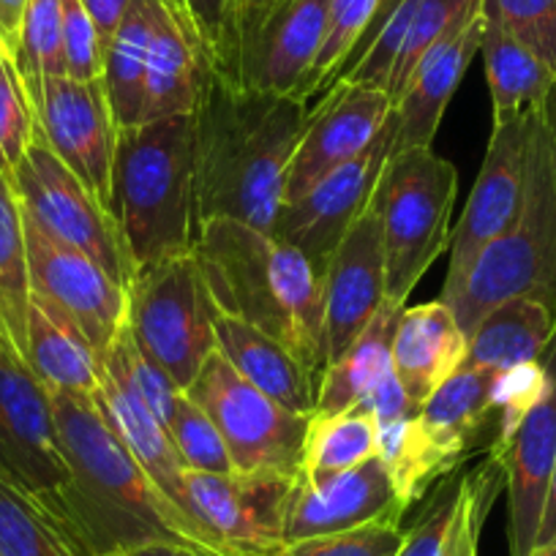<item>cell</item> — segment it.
Listing matches in <instances>:
<instances>
[{
	"mask_svg": "<svg viewBox=\"0 0 556 556\" xmlns=\"http://www.w3.org/2000/svg\"><path fill=\"white\" fill-rule=\"evenodd\" d=\"M0 478L39 500L68 483L50 393L25 357L0 336Z\"/></svg>",
	"mask_w": 556,
	"mask_h": 556,
	"instance_id": "obj_13",
	"label": "cell"
},
{
	"mask_svg": "<svg viewBox=\"0 0 556 556\" xmlns=\"http://www.w3.org/2000/svg\"><path fill=\"white\" fill-rule=\"evenodd\" d=\"M485 17L480 9L467 23L456 25L447 36H442L412 72L404 93H401L395 112V142L393 153L409 148H431L440 131L442 115L456 93L458 83L467 74L472 58L480 52Z\"/></svg>",
	"mask_w": 556,
	"mask_h": 556,
	"instance_id": "obj_22",
	"label": "cell"
},
{
	"mask_svg": "<svg viewBox=\"0 0 556 556\" xmlns=\"http://www.w3.org/2000/svg\"><path fill=\"white\" fill-rule=\"evenodd\" d=\"M14 68L30 96V104L39 96L41 85L50 77H66L61 39V0H30L25 12L20 50Z\"/></svg>",
	"mask_w": 556,
	"mask_h": 556,
	"instance_id": "obj_39",
	"label": "cell"
},
{
	"mask_svg": "<svg viewBox=\"0 0 556 556\" xmlns=\"http://www.w3.org/2000/svg\"><path fill=\"white\" fill-rule=\"evenodd\" d=\"M406 510L409 505L401 500L379 456L344 472H298L287 500L285 543L314 534L346 532L368 523H401Z\"/></svg>",
	"mask_w": 556,
	"mask_h": 556,
	"instance_id": "obj_18",
	"label": "cell"
},
{
	"mask_svg": "<svg viewBox=\"0 0 556 556\" xmlns=\"http://www.w3.org/2000/svg\"><path fill=\"white\" fill-rule=\"evenodd\" d=\"M23 222L30 290L61 308L101 357L126 325V287L117 285L93 256L47 235L25 213Z\"/></svg>",
	"mask_w": 556,
	"mask_h": 556,
	"instance_id": "obj_16",
	"label": "cell"
},
{
	"mask_svg": "<svg viewBox=\"0 0 556 556\" xmlns=\"http://www.w3.org/2000/svg\"><path fill=\"white\" fill-rule=\"evenodd\" d=\"M480 55H483L491 104H494V128L543 110L556 77L532 50L513 39L505 28L485 20Z\"/></svg>",
	"mask_w": 556,
	"mask_h": 556,
	"instance_id": "obj_31",
	"label": "cell"
},
{
	"mask_svg": "<svg viewBox=\"0 0 556 556\" xmlns=\"http://www.w3.org/2000/svg\"><path fill=\"white\" fill-rule=\"evenodd\" d=\"M36 128L50 151L99 197L110 211L112 162L117 126L106 101L104 79L77 83L72 77H50L34 99Z\"/></svg>",
	"mask_w": 556,
	"mask_h": 556,
	"instance_id": "obj_17",
	"label": "cell"
},
{
	"mask_svg": "<svg viewBox=\"0 0 556 556\" xmlns=\"http://www.w3.org/2000/svg\"><path fill=\"white\" fill-rule=\"evenodd\" d=\"M379 3L382 0H330L323 45H319L312 72L306 74V79L298 88V101L312 106L314 99H323L333 88L344 63L350 61L371 20L377 17Z\"/></svg>",
	"mask_w": 556,
	"mask_h": 556,
	"instance_id": "obj_37",
	"label": "cell"
},
{
	"mask_svg": "<svg viewBox=\"0 0 556 556\" xmlns=\"http://www.w3.org/2000/svg\"><path fill=\"white\" fill-rule=\"evenodd\" d=\"M393 104L388 93L355 85H333L312 106V121L287 173L285 202H295L325 175L361 156L388 123Z\"/></svg>",
	"mask_w": 556,
	"mask_h": 556,
	"instance_id": "obj_21",
	"label": "cell"
},
{
	"mask_svg": "<svg viewBox=\"0 0 556 556\" xmlns=\"http://www.w3.org/2000/svg\"><path fill=\"white\" fill-rule=\"evenodd\" d=\"M363 412L374 417V424H388V420H399V417H415L420 412V406L406 395V390L401 388L395 371H388L366 395H363L361 404Z\"/></svg>",
	"mask_w": 556,
	"mask_h": 556,
	"instance_id": "obj_48",
	"label": "cell"
},
{
	"mask_svg": "<svg viewBox=\"0 0 556 556\" xmlns=\"http://www.w3.org/2000/svg\"><path fill=\"white\" fill-rule=\"evenodd\" d=\"M393 142L395 112H390L382 131L374 137V142L361 156L325 175L301 200L281 205L270 235L303 251L308 262L325 276V267H328L333 251L339 249L352 224L371 205L379 178L393 156Z\"/></svg>",
	"mask_w": 556,
	"mask_h": 556,
	"instance_id": "obj_12",
	"label": "cell"
},
{
	"mask_svg": "<svg viewBox=\"0 0 556 556\" xmlns=\"http://www.w3.org/2000/svg\"><path fill=\"white\" fill-rule=\"evenodd\" d=\"M169 440L178 447L180 458L194 472H211V475H232L235 464L229 458L227 442H224L222 431L211 420L205 409L189 395L180 393L178 404H175V415L167 426Z\"/></svg>",
	"mask_w": 556,
	"mask_h": 556,
	"instance_id": "obj_41",
	"label": "cell"
},
{
	"mask_svg": "<svg viewBox=\"0 0 556 556\" xmlns=\"http://www.w3.org/2000/svg\"><path fill=\"white\" fill-rule=\"evenodd\" d=\"M216 312L194 254L137 267L126 287V328L184 393L216 352Z\"/></svg>",
	"mask_w": 556,
	"mask_h": 556,
	"instance_id": "obj_7",
	"label": "cell"
},
{
	"mask_svg": "<svg viewBox=\"0 0 556 556\" xmlns=\"http://www.w3.org/2000/svg\"><path fill=\"white\" fill-rule=\"evenodd\" d=\"M267 3H273V0H240L238 20L245 17V14H251V12H260V9H265Z\"/></svg>",
	"mask_w": 556,
	"mask_h": 556,
	"instance_id": "obj_54",
	"label": "cell"
},
{
	"mask_svg": "<svg viewBox=\"0 0 556 556\" xmlns=\"http://www.w3.org/2000/svg\"><path fill=\"white\" fill-rule=\"evenodd\" d=\"M50 404L68 483L45 502L85 534L96 554H128L151 543L205 548L194 523L148 478L93 401L50 393Z\"/></svg>",
	"mask_w": 556,
	"mask_h": 556,
	"instance_id": "obj_2",
	"label": "cell"
},
{
	"mask_svg": "<svg viewBox=\"0 0 556 556\" xmlns=\"http://www.w3.org/2000/svg\"><path fill=\"white\" fill-rule=\"evenodd\" d=\"M483 17L532 50L556 77V0H483Z\"/></svg>",
	"mask_w": 556,
	"mask_h": 556,
	"instance_id": "obj_43",
	"label": "cell"
},
{
	"mask_svg": "<svg viewBox=\"0 0 556 556\" xmlns=\"http://www.w3.org/2000/svg\"><path fill=\"white\" fill-rule=\"evenodd\" d=\"M30 0H0V52L14 61Z\"/></svg>",
	"mask_w": 556,
	"mask_h": 556,
	"instance_id": "obj_49",
	"label": "cell"
},
{
	"mask_svg": "<svg viewBox=\"0 0 556 556\" xmlns=\"http://www.w3.org/2000/svg\"><path fill=\"white\" fill-rule=\"evenodd\" d=\"M83 7L90 14V20H93L96 30L101 36V45L106 50L110 39L115 36L117 25L123 23L128 7H131V0H83Z\"/></svg>",
	"mask_w": 556,
	"mask_h": 556,
	"instance_id": "obj_50",
	"label": "cell"
},
{
	"mask_svg": "<svg viewBox=\"0 0 556 556\" xmlns=\"http://www.w3.org/2000/svg\"><path fill=\"white\" fill-rule=\"evenodd\" d=\"M325 368L339 361L352 341L384 306V245L379 207L371 200L328 260L323 276Z\"/></svg>",
	"mask_w": 556,
	"mask_h": 556,
	"instance_id": "obj_20",
	"label": "cell"
},
{
	"mask_svg": "<svg viewBox=\"0 0 556 556\" xmlns=\"http://www.w3.org/2000/svg\"><path fill=\"white\" fill-rule=\"evenodd\" d=\"M14 194L25 216L34 218L47 235L93 256L117 285L128 287L134 265L126 243L99 197L50 151L39 128L34 146L14 173Z\"/></svg>",
	"mask_w": 556,
	"mask_h": 556,
	"instance_id": "obj_9",
	"label": "cell"
},
{
	"mask_svg": "<svg viewBox=\"0 0 556 556\" xmlns=\"http://www.w3.org/2000/svg\"><path fill=\"white\" fill-rule=\"evenodd\" d=\"M377 456V424L361 406L336 417H312L298 472H344Z\"/></svg>",
	"mask_w": 556,
	"mask_h": 556,
	"instance_id": "obj_36",
	"label": "cell"
},
{
	"mask_svg": "<svg viewBox=\"0 0 556 556\" xmlns=\"http://www.w3.org/2000/svg\"><path fill=\"white\" fill-rule=\"evenodd\" d=\"M543 117H545V126H548V131H551V142H554V156H556V85L551 88L548 99H545Z\"/></svg>",
	"mask_w": 556,
	"mask_h": 556,
	"instance_id": "obj_53",
	"label": "cell"
},
{
	"mask_svg": "<svg viewBox=\"0 0 556 556\" xmlns=\"http://www.w3.org/2000/svg\"><path fill=\"white\" fill-rule=\"evenodd\" d=\"M377 456L382 458L401 500L409 507L424 500L437 480L456 472L429 440L417 415L377 426Z\"/></svg>",
	"mask_w": 556,
	"mask_h": 556,
	"instance_id": "obj_35",
	"label": "cell"
},
{
	"mask_svg": "<svg viewBox=\"0 0 556 556\" xmlns=\"http://www.w3.org/2000/svg\"><path fill=\"white\" fill-rule=\"evenodd\" d=\"M36 139V110L14 61L0 52V175L12 184Z\"/></svg>",
	"mask_w": 556,
	"mask_h": 556,
	"instance_id": "obj_42",
	"label": "cell"
},
{
	"mask_svg": "<svg viewBox=\"0 0 556 556\" xmlns=\"http://www.w3.org/2000/svg\"><path fill=\"white\" fill-rule=\"evenodd\" d=\"M308 121L312 106L295 96L245 90L211 72L194 110L200 224L229 218L270 232Z\"/></svg>",
	"mask_w": 556,
	"mask_h": 556,
	"instance_id": "obj_1",
	"label": "cell"
},
{
	"mask_svg": "<svg viewBox=\"0 0 556 556\" xmlns=\"http://www.w3.org/2000/svg\"><path fill=\"white\" fill-rule=\"evenodd\" d=\"M464 494H467V475L451 472L437 480L424 513L415 518L404 543L395 556H453L458 527H462Z\"/></svg>",
	"mask_w": 556,
	"mask_h": 556,
	"instance_id": "obj_40",
	"label": "cell"
},
{
	"mask_svg": "<svg viewBox=\"0 0 556 556\" xmlns=\"http://www.w3.org/2000/svg\"><path fill=\"white\" fill-rule=\"evenodd\" d=\"M330 0H273L238 20L227 83L295 96L317 61Z\"/></svg>",
	"mask_w": 556,
	"mask_h": 556,
	"instance_id": "obj_14",
	"label": "cell"
},
{
	"mask_svg": "<svg viewBox=\"0 0 556 556\" xmlns=\"http://www.w3.org/2000/svg\"><path fill=\"white\" fill-rule=\"evenodd\" d=\"M227 442L235 472L298 475L312 417L295 415L245 382L222 352H213L186 390Z\"/></svg>",
	"mask_w": 556,
	"mask_h": 556,
	"instance_id": "obj_8",
	"label": "cell"
},
{
	"mask_svg": "<svg viewBox=\"0 0 556 556\" xmlns=\"http://www.w3.org/2000/svg\"><path fill=\"white\" fill-rule=\"evenodd\" d=\"M404 543L401 523H368L333 534L285 543L273 556H395Z\"/></svg>",
	"mask_w": 556,
	"mask_h": 556,
	"instance_id": "obj_45",
	"label": "cell"
},
{
	"mask_svg": "<svg viewBox=\"0 0 556 556\" xmlns=\"http://www.w3.org/2000/svg\"><path fill=\"white\" fill-rule=\"evenodd\" d=\"M467 357V336L447 303L434 301L401 312L393 336V371L417 406Z\"/></svg>",
	"mask_w": 556,
	"mask_h": 556,
	"instance_id": "obj_24",
	"label": "cell"
},
{
	"mask_svg": "<svg viewBox=\"0 0 556 556\" xmlns=\"http://www.w3.org/2000/svg\"><path fill=\"white\" fill-rule=\"evenodd\" d=\"M545 384H548V371H545L543 361L496 371L494 393H491V406H494V440H491V447H502L516 434L523 417L529 415V409L543 395Z\"/></svg>",
	"mask_w": 556,
	"mask_h": 556,
	"instance_id": "obj_44",
	"label": "cell"
},
{
	"mask_svg": "<svg viewBox=\"0 0 556 556\" xmlns=\"http://www.w3.org/2000/svg\"><path fill=\"white\" fill-rule=\"evenodd\" d=\"M480 9L483 0H382L336 85L382 90L395 106L420 58Z\"/></svg>",
	"mask_w": 556,
	"mask_h": 556,
	"instance_id": "obj_11",
	"label": "cell"
},
{
	"mask_svg": "<svg viewBox=\"0 0 556 556\" xmlns=\"http://www.w3.org/2000/svg\"><path fill=\"white\" fill-rule=\"evenodd\" d=\"M529 556H556V543H545V545H538V548L532 551Z\"/></svg>",
	"mask_w": 556,
	"mask_h": 556,
	"instance_id": "obj_55",
	"label": "cell"
},
{
	"mask_svg": "<svg viewBox=\"0 0 556 556\" xmlns=\"http://www.w3.org/2000/svg\"><path fill=\"white\" fill-rule=\"evenodd\" d=\"M556 336V314L532 298H510L483 314L467 339L462 366L507 371L534 363Z\"/></svg>",
	"mask_w": 556,
	"mask_h": 556,
	"instance_id": "obj_29",
	"label": "cell"
},
{
	"mask_svg": "<svg viewBox=\"0 0 556 556\" xmlns=\"http://www.w3.org/2000/svg\"><path fill=\"white\" fill-rule=\"evenodd\" d=\"M106 556H126V554H106Z\"/></svg>",
	"mask_w": 556,
	"mask_h": 556,
	"instance_id": "obj_56",
	"label": "cell"
},
{
	"mask_svg": "<svg viewBox=\"0 0 556 556\" xmlns=\"http://www.w3.org/2000/svg\"><path fill=\"white\" fill-rule=\"evenodd\" d=\"M93 404L106 424L112 426V431L121 437L128 453L137 458L139 467L146 469L148 478L184 513L186 472H189V467L180 458L175 442L169 440V431L159 424V417L137 395H131L123 384H117L104 368H101V382L93 395Z\"/></svg>",
	"mask_w": 556,
	"mask_h": 556,
	"instance_id": "obj_27",
	"label": "cell"
},
{
	"mask_svg": "<svg viewBox=\"0 0 556 556\" xmlns=\"http://www.w3.org/2000/svg\"><path fill=\"white\" fill-rule=\"evenodd\" d=\"M30 267L23 205L0 175V336L25 357L30 312Z\"/></svg>",
	"mask_w": 556,
	"mask_h": 556,
	"instance_id": "obj_34",
	"label": "cell"
},
{
	"mask_svg": "<svg viewBox=\"0 0 556 556\" xmlns=\"http://www.w3.org/2000/svg\"><path fill=\"white\" fill-rule=\"evenodd\" d=\"M126 556H222V554H216V551L200 548V545L151 543V545H139V548L128 551Z\"/></svg>",
	"mask_w": 556,
	"mask_h": 556,
	"instance_id": "obj_51",
	"label": "cell"
},
{
	"mask_svg": "<svg viewBox=\"0 0 556 556\" xmlns=\"http://www.w3.org/2000/svg\"><path fill=\"white\" fill-rule=\"evenodd\" d=\"M458 173L431 148H409L390 156L374 202L384 245V295L406 306L429 267L451 249V216Z\"/></svg>",
	"mask_w": 556,
	"mask_h": 556,
	"instance_id": "obj_6",
	"label": "cell"
},
{
	"mask_svg": "<svg viewBox=\"0 0 556 556\" xmlns=\"http://www.w3.org/2000/svg\"><path fill=\"white\" fill-rule=\"evenodd\" d=\"M540 361L548 371L543 395L523 417L516 434L502 447H491V458L505 472L510 556H529L538 545L556 467V336Z\"/></svg>",
	"mask_w": 556,
	"mask_h": 556,
	"instance_id": "obj_19",
	"label": "cell"
},
{
	"mask_svg": "<svg viewBox=\"0 0 556 556\" xmlns=\"http://www.w3.org/2000/svg\"><path fill=\"white\" fill-rule=\"evenodd\" d=\"M194 256L218 312L270 336L323 382V273L303 251L249 224L213 218L200 224Z\"/></svg>",
	"mask_w": 556,
	"mask_h": 556,
	"instance_id": "obj_3",
	"label": "cell"
},
{
	"mask_svg": "<svg viewBox=\"0 0 556 556\" xmlns=\"http://www.w3.org/2000/svg\"><path fill=\"white\" fill-rule=\"evenodd\" d=\"M510 298H532L556 314V156L543 110L529 137L527 184L518 216L478 256L467 281L447 306L462 333Z\"/></svg>",
	"mask_w": 556,
	"mask_h": 556,
	"instance_id": "obj_5",
	"label": "cell"
},
{
	"mask_svg": "<svg viewBox=\"0 0 556 556\" xmlns=\"http://www.w3.org/2000/svg\"><path fill=\"white\" fill-rule=\"evenodd\" d=\"M61 39L66 77L99 83L104 77V45L83 0H61Z\"/></svg>",
	"mask_w": 556,
	"mask_h": 556,
	"instance_id": "obj_46",
	"label": "cell"
},
{
	"mask_svg": "<svg viewBox=\"0 0 556 556\" xmlns=\"http://www.w3.org/2000/svg\"><path fill=\"white\" fill-rule=\"evenodd\" d=\"M25 363L47 393L93 401L101 382V363L83 330L50 301L30 295Z\"/></svg>",
	"mask_w": 556,
	"mask_h": 556,
	"instance_id": "obj_26",
	"label": "cell"
},
{
	"mask_svg": "<svg viewBox=\"0 0 556 556\" xmlns=\"http://www.w3.org/2000/svg\"><path fill=\"white\" fill-rule=\"evenodd\" d=\"M180 3L211 55L213 72L227 77L235 52V36H238L240 0H180Z\"/></svg>",
	"mask_w": 556,
	"mask_h": 556,
	"instance_id": "obj_47",
	"label": "cell"
},
{
	"mask_svg": "<svg viewBox=\"0 0 556 556\" xmlns=\"http://www.w3.org/2000/svg\"><path fill=\"white\" fill-rule=\"evenodd\" d=\"M494 379L496 371L489 368L458 366L417 412L429 440L453 469L462 467L485 426L494 420Z\"/></svg>",
	"mask_w": 556,
	"mask_h": 556,
	"instance_id": "obj_28",
	"label": "cell"
},
{
	"mask_svg": "<svg viewBox=\"0 0 556 556\" xmlns=\"http://www.w3.org/2000/svg\"><path fill=\"white\" fill-rule=\"evenodd\" d=\"M404 306L384 301L368 328L352 341L350 350L330 363L323 374L314 417H336L355 409L363 395L393 371V336Z\"/></svg>",
	"mask_w": 556,
	"mask_h": 556,
	"instance_id": "obj_30",
	"label": "cell"
},
{
	"mask_svg": "<svg viewBox=\"0 0 556 556\" xmlns=\"http://www.w3.org/2000/svg\"><path fill=\"white\" fill-rule=\"evenodd\" d=\"M545 543H556V467H554V478H551L548 500H545L543 523H540V532H538V545H545ZM538 545H534V548H538Z\"/></svg>",
	"mask_w": 556,
	"mask_h": 556,
	"instance_id": "obj_52",
	"label": "cell"
},
{
	"mask_svg": "<svg viewBox=\"0 0 556 556\" xmlns=\"http://www.w3.org/2000/svg\"><path fill=\"white\" fill-rule=\"evenodd\" d=\"M159 0H131L104 50V90L117 128L142 123L146 72L156 30Z\"/></svg>",
	"mask_w": 556,
	"mask_h": 556,
	"instance_id": "obj_32",
	"label": "cell"
},
{
	"mask_svg": "<svg viewBox=\"0 0 556 556\" xmlns=\"http://www.w3.org/2000/svg\"><path fill=\"white\" fill-rule=\"evenodd\" d=\"M295 475L186 472L184 513L205 548L222 556H273L285 545Z\"/></svg>",
	"mask_w": 556,
	"mask_h": 556,
	"instance_id": "obj_10",
	"label": "cell"
},
{
	"mask_svg": "<svg viewBox=\"0 0 556 556\" xmlns=\"http://www.w3.org/2000/svg\"><path fill=\"white\" fill-rule=\"evenodd\" d=\"M110 216L134 270L194 254L200 238L194 112L117 128Z\"/></svg>",
	"mask_w": 556,
	"mask_h": 556,
	"instance_id": "obj_4",
	"label": "cell"
},
{
	"mask_svg": "<svg viewBox=\"0 0 556 556\" xmlns=\"http://www.w3.org/2000/svg\"><path fill=\"white\" fill-rule=\"evenodd\" d=\"M538 112L540 110L516 117V121L496 126L491 131L483 167H480V175L475 180V189L469 194L462 218L453 227L451 262H447L445 287H442L440 295L442 303H451L458 295L478 256L518 216V207H521L523 200V184H527L529 137H532Z\"/></svg>",
	"mask_w": 556,
	"mask_h": 556,
	"instance_id": "obj_15",
	"label": "cell"
},
{
	"mask_svg": "<svg viewBox=\"0 0 556 556\" xmlns=\"http://www.w3.org/2000/svg\"><path fill=\"white\" fill-rule=\"evenodd\" d=\"M0 556H99L63 513L0 478Z\"/></svg>",
	"mask_w": 556,
	"mask_h": 556,
	"instance_id": "obj_33",
	"label": "cell"
},
{
	"mask_svg": "<svg viewBox=\"0 0 556 556\" xmlns=\"http://www.w3.org/2000/svg\"><path fill=\"white\" fill-rule=\"evenodd\" d=\"M216 350L245 382L260 388L295 415L314 417L319 382L295 361L292 352H287L270 336L229 314L216 312Z\"/></svg>",
	"mask_w": 556,
	"mask_h": 556,
	"instance_id": "obj_25",
	"label": "cell"
},
{
	"mask_svg": "<svg viewBox=\"0 0 556 556\" xmlns=\"http://www.w3.org/2000/svg\"><path fill=\"white\" fill-rule=\"evenodd\" d=\"M99 363L117 384H123L128 393L137 395L159 417V424L167 429L175 415V404H178L184 390L169 379V374L156 361H151L146 352L139 350L126 325L115 336L110 350L99 357Z\"/></svg>",
	"mask_w": 556,
	"mask_h": 556,
	"instance_id": "obj_38",
	"label": "cell"
},
{
	"mask_svg": "<svg viewBox=\"0 0 556 556\" xmlns=\"http://www.w3.org/2000/svg\"><path fill=\"white\" fill-rule=\"evenodd\" d=\"M213 72V61L191 25L180 0H159L156 30L146 72L142 123L191 115L200 104L202 88Z\"/></svg>",
	"mask_w": 556,
	"mask_h": 556,
	"instance_id": "obj_23",
	"label": "cell"
}]
</instances>
